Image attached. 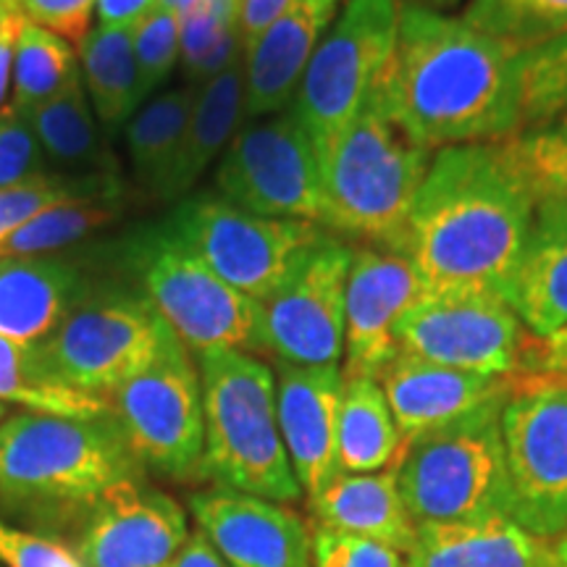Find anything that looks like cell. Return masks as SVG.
<instances>
[{"mask_svg":"<svg viewBox=\"0 0 567 567\" xmlns=\"http://www.w3.org/2000/svg\"><path fill=\"white\" fill-rule=\"evenodd\" d=\"M389 113L429 151L520 132V53L463 17L400 0L394 55L381 76Z\"/></svg>","mask_w":567,"mask_h":567,"instance_id":"6da1fadb","label":"cell"},{"mask_svg":"<svg viewBox=\"0 0 567 567\" xmlns=\"http://www.w3.org/2000/svg\"><path fill=\"white\" fill-rule=\"evenodd\" d=\"M536 210L505 142L442 147L431 158L400 250L425 289L507 300Z\"/></svg>","mask_w":567,"mask_h":567,"instance_id":"7a4b0ae2","label":"cell"},{"mask_svg":"<svg viewBox=\"0 0 567 567\" xmlns=\"http://www.w3.org/2000/svg\"><path fill=\"white\" fill-rule=\"evenodd\" d=\"M145 473L113 415L17 413L0 423L3 513L82 523L113 488Z\"/></svg>","mask_w":567,"mask_h":567,"instance_id":"3957f363","label":"cell"},{"mask_svg":"<svg viewBox=\"0 0 567 567\" xmlns=\"http://www.w3.org/2000/svg\"><path fill=\"white\" fill-rule=\"evenodd\" d=\"M431 158L434 151L410 140L394 122L379 82L321 155L326 229L365 247L400 250Z\"/></svg>","mask_w":567,"mask_h":567,"instance_id":"277c9868","label":"cell"},{"mask_svg":"<svg viewBox=\"0 0 567 567\" xmlns=\"http://www.w3.org/2000/svg\"><path fill=\"white\" fill-rule=\"evenodd\" d=\"M195 363L205 417L203 478L284 505L300 499L279 429L274 368L243 350L200 352Z\"/></svg>","mask_w":567,"mask_h":567,"instance_id":"5b68a950","label":"cell"},{"mask_svg":"<svg viewBox=\"0 0 567 567\" xmlns=\"http://www.w3.org/2000/svg\"><path fill=\"white\" fill-rule=\"evenodd\" d=\"M505 400L507 394L402 446L392 467L415 523L513 520Z\"/></svg>","mask_w":567,"mask_h":567,"instance_id":"8992f818","label":"cell"},{"mask_svg":"<svg viewBox=\"0 0 567 567\" xmlns=\"http://www.w3.org/2000/svg\"><path fill=\"white\" fill-rule=\"evenodd\" d=\"M124 266L140 292L193 354L264 352V302L213 274L163 221L126 239Z\"/></svg>","mask_w":567,"mask_h":567,"instance_id":"52a82bcc","label":"cell"},{"mask_svg":"<svg viewBox=\"0 0 567 567\" xmlns=\"http://www.w3.org/2000/svg\"><path fill=\"white\" fill-rule=\"evenodd\" d=\"M168 334L172 329L140 289L90 284L59 329L34 347L61 381L109 400L151 363Z\"/></svg>","mask_w":567,"mask_h":567,"instance_id":"ba28073f","label":"cell"},{"mask_svg":"<svg viewBox=\"0 0 567 567\" xmlns=\"http://www.w3.org/2000/svg\"><path fill=\"white\" fill-rule=\"evenodd\" d=\"M113 421L142 467L174 481L203 478L205 417L195 354L168 334L145 368L109 394Z\"/></svg>","mask_w":567,"mask_h":567,"instance_id":"9c48e42d","label":"cell"},{"mask_svg":"<svg viewBox=\"0 0 567 567\" xmlns=\"http://www.w3.org/2000/svg\"><path fill=\"white\" fill-rule=\"evenodd\" d=\"M400 0H344L318 42L292 105L318 155L358 116L394 55Z\"/></svg>","mask_w":567,"mask_h":567,"instance_id":"30bf717a","label":"cell"},{"mask_svg":"<svg viewBox=\"0 0 567 567\" xmlns=\"http://www.w3.org/2000/svg\"><path fill=\"white\" fill-rule=\"evenodd\" d=\"M163 224L213 274L258 302L281 287L310 247L329 237L323 226L255 216L218 193L184 197Z\"/></svg>","mask_w":567,"mask_h":567,"instance_id":"8fae6325","label":"cell"},{"mask_svg":"<svg viewBox=\"0 0 567 567\" xmlns=\"http://www.w3.org/2000/svg\"><path fill=\"white\" fill-rule=\"evenodd\" d=\"M216 193L255 216L326 229L321 155L292 109L243 122L216 168Z\"/></svg>","mask_w":567,"mask_h":567,"instance_id":"7c38bea8","label":"cell"},{"mask_svg":"<svg viewBox=\"0 0 567 567\" xmlns=\"http://www.w3.org/2000/svg\"><path fill=\"white\" fill-rule=\"evenodd\" d=\"M513 520L538 538L567 530V373L515 375L502 408Z\"/></svg>","mask_w":567,"mask_h":567,"instance_id":"4fadbf2b","label":"cell"},{"mask_svg":"<svg viewBox=\"0 0 567 567\" xmlns=\"http://www.w3.org/2000/svg\"><path fill=\"white\" fill-rule=\"evenodd\" d=\"M530 339L505 297L471 289H425L396 329L400 352L496 379L520 375Z\"/></svg>","mask_w":567,"mask_h":567,"instance_id":"5bb4252c","label":"cell"},{"mask_svg":"<svg viewBox=\"0 0 567 567\" xmlns=\"http://www.w3.org/2000/svg\"><path fill=\"white\" fill-rule=\"evenodd\" d=\"M350 264L352 247L329 234L264 300V352H271L276 363L308 368L342 363Z\"/></svg>","mask_w":567,"mask_h":567,"instance_id":"9a60e30c","label":"cell"},{"mask_svg":"<svg viewBox=\"0 0 567 567\" xmlns=\"http://www.w3.org/2000/svg\"><path fill=\"white\" fill-rule=\"evenodd\" d=\"M193 528L174 496L132 481L84 517L71 549L87 567H168Z\"/></svg>","mask_w":567,"mask_h":567,"instance_id":"2e32d148","label":"cell"},{"mask_svg":"<svg viewBox=\"0 0 567 567\" xmlns=\"http://www.w3.org/2000/svg\"><path fill=\"white\" fill-rule=\"evenodd\" d=\"M425 284L402 252L352 247L344 295V375H371L400 354L396 329Z\"/></svg>","mask_w":567,"mask_h":567,"instance_id":"e0dca14e","label":"cell"},{"mask_svg":"<svg viewBox=\"0 0 567 567\" xmlns=\"http://www.w3.org/2000/svg\"><path fill=\"white\" fill-rule=\"evenodd\" d=\"M189 515L229 567H313V530L284 502L213 484Z\"/></svg>","mask_w":567,"mask_h":567,"instance_id":"ac0fdd59","label":"cell"},{"mask_svg":"<svg viewBox=\"0 0 567 567\" xmlns=\"http://www.w3.org/2000/svg\"><path fill=\"white\" fill-rule=\"evenodd\" d=\"M276 410L289 463L302 494L313 499L334 481L339 467V405L344 373L339 365L276 363Z\"/></svg>","mask_w":567,"mask_h":567,"instance_id":"d6986e66","label":"cell"},{"mask_svg":"<svg viewBox=\"0 0 567 567\" xmlns=\"http://www.w3.org/2000/svg\"><path fill=\"white\" fill-rule=\"evenodd\" d=\"M513 379H496L471 371H457L415 354L400 352L379 375L402 442L442 429L486 402L509 394Z\"/></svg>","mask_w":567,"mask_h":567,"instance_id":"ffe728a7","label":"cell"},{"mask_svg":"<svg viewBox=\"0 0 567 567\" xmlns=\"http://www.w3.org/2000/svg\"><path fill=\"white\" fill-rule=\"evenodd\" d=\"M342 0H292L245 51V122L292 105L318 42L337 19Z\"/></svg>","mask_w":567,"mask_h":567,"instance_id":"44dd1931","label":"cell"},{"mask_svg":"<svg viewBox=\"0 0 567 567\" xmlns=\"http://www.w3.org/2000/svg\"><path fill=\"white\" fill-rule=\"evenodd\" d=\"M87 289L82 268L59 255L0 258V337L40 344Z\"/></svg>","mask_w":567,"mask_h":567,"instance_id":"7402d4cb","label":"cell"},{"mask_svg":"<svg viewBox=\"0 0 567 567\" xmlns=\"http://www.w3.org/2000/svg\"><path fill=\"white\" fill-rule=\"evenodd\" d=\"M405 567H549V542L515 520L417 523Z\"/></svg>","mask_w":567,"mask_h":567,"instance_id":"603a6c76","label":"cell"},{"mask_svg":"<svg viewBox=\"0 0 567 567\" xmlns=\"http://www.w3.org/2000/svg\"><path fill=\"white\" fill-rule=\"evenodd\" d=\"M318 526L389 544L402 555L413 549L417 523L402 499L394 467L379 473H339L310 499Z\"/></svg>","mask_w":567,"mask_h":567,"instance_id":"cb8c5ba5","label":"cell"},{"mask_svg":"<svg viewBox=\"0 0 567 567\" xmlns=\"http://www.w3.org/2000/svg\"><path fill=\"white\" fill-rule=\"evenodd\" d=\"M24 118L45 153L48 166H55V174L122 182L118 161L113 158L109 140L103 137L82 76H76L53 101L24 113Z\"/></svg>","mask_w":567,"mask_h":567,"instance_id":"d4e9b609","label":"cell"},{"mask_svg":"<svg viewBox=\"0 0 567 567\" xmlns=\"http://www.w3.org/2000/svg\"><path fill=\"white\" fill-rule=\"evenodd\" d=\"M245 122V59L213 76L195 92L193 113L184 130L174 172L168 176L163 200H184L200 182L208 166L226 147Z\"/></svg>","mask_w":567,"mask_h":567,"instance_id":"484cf974","label":"cell"},{"mask_svg":"<svg viewBox=\"0 0 567 567\" xmlns=\"http://www.w3.org/2000/svg\"><path fill=\"white\" fill-rule=\"evenodd\" d=\"M507 305L538 342L567 329V221L536 218Z\"/></svg>","mask_w":567,"mask_h":567,"instance_id":"4316f807","label":"cell"},{"mask_svg":"<svg viewBox=\"0 0 567 567\" xmlns=\"http://www.w3.org/2000/svg\"><path fill=\"white\" fill-rule=\"evenodd\" d=\"M80 69L97 124L116 134L142 105L132 27H90L80 42Z\"/></svg>","mask_w":567,"mask_h":567,"instance_id":"83f0119b","label":"cell"},{"mask_svg":"<svg viewBox=\"0 0 567 567\" xmlns=\"http://www.w3.org/2000/svg\"><path fill=\"white\" fill-rule=\"evenodd\" d=\"M402 442L384 389L371 375H344L339 405V467L342 473H379L400 460Z\"/></svg>","mask_w":567,"mask_h":567,"instance_id":"f1b7e54d","label":"cell"},{"mask_svg":"<svg viewBox=\"0 0 567 567\" xmlns=\"http://www.w3.org/2000/svg\"><path fill=\"white\" fill-rule=\"evenodd\" d=\"M195 92L197 87L193 84L155 92L134 111V116L124 126L132 172L142 187L161 200L166 193L168 176L174 172L176 155H179Z\"/></svg>","mask_w":567,"mask_h":567,"instance_id":"f546056e","label":"cell"},{"mask_svg":"<svg viewBox=\"0 0 567 567\" xmlns=\"http://www.w3.org/2000/svg\"><path fill=\"white\" fill-rule=\"evenodd\" d=\"M0 402L24 413L61 417H109L111 402L61 381L34 344H17L0 337Z\"/></svg>","mask_w":567,"mask_h":567,"instance_id":"4dcf8cb0","label":"cell"},{"mask_svg":"<svg viewBox=\"0 0 567 567\" xmlns=\"http://www.w3.org/2000/svg\"><path fill=\"white\" fill-rule=\"evenodd\" d=\"M502 142L526 182L536 218L567 221V113Z\"/></svg>","mask_w":567,"mask_h":567,"instance_id":"1f68e13d","label":"cell"},{"mask_svg":"<svg viewBox=\"0 0 567 567\" xmlns=\"http://www.w3.org/2000/svg\"><path fill=\"white\" fill-rule=\"evenodd\" d=\"M239 3L243 0H193L189 9L179 13V61L193 87L245 59Z\"/></svg>","mask_w":567,"mask_h":567,"instance_id":"d6a6232c","label":"cell"},{"mask_svg":"<svg viewBox=\"0 0 567 567\" xmlns=\"http://www.w3.org/2000/svg\"><path fill=\"white\" fill-rule=\"evenodd\" d=\"M82 76L80 55L69 40L45 27L24 21L13 51V76L9 105L19 113H30Z\"/></svg>","mask_w":567,"mask_h":567,"instance_id":"836d02e7","label":"cell"},{"mask_svg":"<svg viewBox=\"0 0 567 567\" xmlns=\"http://www.w3.org/2000/svg\"><path fill=\"white\" fill-rule=\"evenodd\" d=\"M463 19L517 53L567 32V0H471Z\"/></svg>","mask_w":567,"mask_h":567,"instance_id":"e575fe53","label":"cell"},{"mask_svg":"<svg viewBox=\"0 0 567 567\" xmlns=\"http://www.w3.org/2000/svg\"><path fill=\"white\" fill-rule=\"evenodd\" d=\"M118 200H66L38 213L19 231H13L0 245V258H34V255H55L92 231L103 229L118 216Z\"/></svg>","mask_w":567,"mask_h":567,"instance_id":"d590c367","label":"cell"},{"mask_svg":"<svg viewBox=\"0 0 567 567\" xmlns=\"http://www.w3.org/2000/svg\"><path fill=\"white\" fill-rule=\"evenodd\" d=\"M124 184L109 179H74V176L48 174L42 179L0 189V245L42 210L66 200H122Z\"/></svg>","mask_w":567,"mask_h":567,"instance_id":"8d00e7d4","label":"cell"},{"mask_svg":"<svg viewBox=\"0 0 567 567\" xmlns=\"http://www.w3.org/2000/svg\"><path fill=\"white\" fill-rule=\"evenodd\" d=\"M523 126H536L567 113V32L520 53Z\"/></svg>","mask_w":567,"mask_h":567,"instance_id":"74e56055","label":"cell"},{"mask_svg":"<svg viewBox=\"0 0 567 567\" xmlns=\"http://www.w3.org/2000/svg\"><path fill=\"white\" fill-rule=\"evenodd\" d=\"M134 59L140 71L142 103L153 97L176 66L182 55L179 42V13L155 3L151 11L132 27Z\"/></svg>","mask_w":567,"mask_h":567,"instance_id":"f35d334b","label":"cell"},{"mask_svg":"<svg viewBox=\"0 0 567 567\" xmlns=\"http://www.w3.org/2000/svg\"><path fill=\"white\" fill-rule=\"evenodd\" d=\"M48 174L55 172L48 166L30 122L24 118V113L6 105L0 111V189L42 179Z\"/></svg>","mask_w":567,"mask_h":567,"instance_id":"ab89813d","label":"cell"},{"mask_svg":"<svg viewBox=\"0 0 567 567\" xmlns=\"http://www.w3.org/2000/svg\"><path fill=\"white\" fill-rule=\"evenodd\" d=\"M313 567H405V555L373 538L316 526Z\"/></svg>","mask_w":567,"mask_h":567,"instance_id":"60d3db41","label":"cell"},{"mask_svg":"<svg viewBox=\"0 0 567 567\" xmlns=\"http://www.w3.org/2000/svg\"><path fill=\"white\" fill-rule=\"evenodd\" d=\"M0 567H87L59 538L11 526L0 517Z\"/></svg>","mask_w":567,"mask_h":567,"instance_id":"b9f144b4","label":"cell"},{"mask_svg":"<svg viewBox=\"0 0 567 567\" xmlns=\"http://www.w3.org/2000/svg\"><path fill=\"white\" fill-rule=\"evenodd\" d=\"M17 3L27 21L80 45L84 34L90 32L97 0H17Z\"/></svg>","mask_w":567,"mask_h":567,"instance_id":"7bdbcfd3","label":"cell"},{"mask_svg":"<svg viewBox=\"0 0 567 567\" xmlns=\"http://www.w3.org/2000/svg\"><path fill=\"white\" fill-rule=\"evenodd\" d=\"M292 0H243L239 3V38L245 51L287 11Z\"/></svg>","mask_w":567,"mask_h":567,"instance_id":"ee69618b","label":"cell"},{"mask_svg":"<svg viewBox=\"0 0 567 567\" xmlns=\"http://www.w3.org/2000/svg\"><path fill=\"white\" fill-rule=\"evenodd\" d=\"M24 13H13V17L3 24V32H0V111L6 109V101H9L11 90V76H13V51H17V40L21 34V27H24Z\"/></svg>","mask_w":567,"mask_h":567,"instance_id":"f6af8a7d","label":"cell"},{"mask_svg":"<svg viewBox=\"0 0 567 567\" xmlns=\"http://www.w3.org/2000/svg\"><path fill=\"white\" fill-rule=\"evenodd\" d=\"M155 6V0H97V24L134 27Z\"/></svg>","mask_w":567,"mask_h":567,"instance_id":"bcb514c9","label":"cell"},{"mask_svg":"<svg viewBox=\"0 0 567 567\" xmlns=\"http://www.w3.org/2000/svg\"><path fill=\"white\" fill-rule=\"evenodd\" d=\"M168 567H229L224 563V557L218 555L216 547L208 542V536L203 534L200 528H193L179 555L172 559Z\"/></svg>","mask_w":567,"mask_h":567,"instance_id":"7dc6e473","label":"cell"},{"mask_svg":"<svg viewBox=\"0 0 567 567\" xmlns=\"http://www.w3.org/2000/svg\"><path fill=\"white\" fill-rule=\"evenodd\" d=\"M528 358L534 360L536 371L567 373V329H563L555 337L544 339V342L536 339V350H530Z\"/></svg>","mask_w":567,"mask_h":567,"instance_id":"c3c4849f","label":"cell"},{"mask_svg":"<svg viewBox=\"0 0 567 567\" xmlns=\"http://www.w3.org/2000/svg\"><path fill=\"white\" fill-rule=\"evenodd\" d=\"M549 567H567V530L549 538Z\"/></svg>","mask_w":567,"mask_h":567,"instance_id":"681fc988","label":"cell"},{"mask_svg":"<svg viewBox=\"0 0 567 567\" xmlns=\"http://www.w3.org/2000/svg\"><path fill=\"white\" fill-rule=\"evenodd\" d=\"M405 3H417V6H425V9L446 11V9H455L460 0H405Z\"/></svg>","mask_w":567,"mask_h":567,"instance_id":"f907efd6","label":"cell"},{"mask_svg":"<svg viewBox=\"0 0 567 567\" xmlns=\"http://www.w3.org/2000/svg\"><path fill=\"white\" fill-rule=\"evenodd\" d=\"M155 3L166 6V9H172L176 13H184L189 9V3H193V0H155Z\"/></svg>","mask_w":567,"mask_h":567,"instance_id":"816d5d0a","label":"cell"},{"mask_svg":"<svg viewBox=\"0 0 567 567\" xmlns=\"http://www.w3.org/2000/svg\"><path fill=\"white\" fill-rule=\"evenodd\" d=\"M13 13H21V11L13 9V6H0V32H3V24L13 17Z\"/></svg>","mask_w":567,"mask_h":567,"instance_id":"f5cc1de1","label":"cell"},{"mask_svg":"<svg viewBox=\"0 0 567 567\" xmlns=\"http://www.w3.org/2000/svg\"><path fill=\"white\" fill-rule=\"evenodd\" d=\"M6 417H9V405H3V402H0V423H3Z\"/></svg>","mask_w":567,"mask_h":567,"instance_id":"db71d44e","label":"cell"},{"mask_svg":"<svg viewBox=\"0 0 567 567\" xmlns=\"http://www.w3.org/2000/svg\"><path fill=\"white\" fill-rule=\"evenodd\" d=\"M0 6H13V9H19L17 0H0Z\"/></svg>","mask_w":567,"mask_h":567,"instance_id":"11a10c76","label":"cell"}]
</instances>
